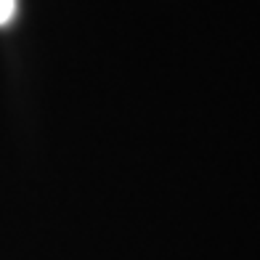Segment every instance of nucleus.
Masks as SVG:
<instances>
[{"instance_id": "f257e3e1", "label": "nucleus", "mask_w": 260, "mask_h": 260, "mask_svg": "<svg viewBox=\"0 0 260 260\" xmlns=\"http://www.w3.org/2000/svg\"><path fill=\"white\" fill-rule=\"evenodd\" d=\"M19 0H0V27H8L16 19Z\"/></svg>"}]
</instances>
